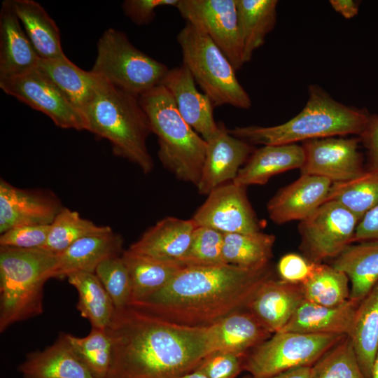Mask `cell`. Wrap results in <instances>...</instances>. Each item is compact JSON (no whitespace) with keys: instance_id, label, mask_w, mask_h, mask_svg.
Here are the masks:
<instances>
[{"instance_id":"obj_5","label":"cell","mask_w":378,"mask_h":378,"mask_svg":"<svg viewBox=\"0 0 378 378\" xmlns=\"http://www.w3.org/2000/svg\"><path fill=\"white\" fill-rule=\"evenodd\" d=\"M158 137V156L178 179L196 187L200 181L207 142L182 118L169 91L158 85L139 97Z\"/></svg>"},{"instance_id":"obj_41","label":"cell","mask_w":378,"mask_h":378,"mask_svg":"<svg viewBox=\"0 0 378 378\" xmlns=\"http://www.w3.org/2000/svg\"><path fill=\"white\" fill-rule=\"evenodd\" d=\"M94 273L110 295L115 309L129 305L132 283L122 255L105 260L99 265Z\"/></svg>"},{"instance_id":"obj_45","label":"cell","mask_w":378,"mask_h":378,"mask_svg":"<svg viewBox=\"0 0 378 378\" xmlns=\"http://www.w3.org/2000/svg\"><path fill=\"white\" fill-rule=\"evenodd\" d=\"M178 2L179 0H126L122 4V9L125 15L134 23L144 25L153 20L158 8H176Z\"/></svg>"},{"instance_id":"obj_24","label":"cell","mask_w":378,"mask_h":378,"mask_svg":"<svg viewBox=\"0 0 378 378\" xmlns=\"http://www.w3.org/2000/svg\"><path fill=\"white\" fill-rule=\"evenodd\" d=\"M304 160L303 147L297 144L263 146L253 151L232 182L246 188L264 185L274 175L300 169Z\"/></svg>"},{"instance_id":"obj_36","label":"cell","mask_w":378,"mask_h":378,"mask_svg":"<svg viewBox=\"0 0 378 378\" xmlns=\"http://www.w3.org/2000/svg\"><path fill=\"white\" fill-rule=\"evenodd\" d=\"M349 278L332 265L315 262L311 276L302 285L304 300L332 307L349 299Z\"/></svg>"},{"instance_id":"obj_27","label":"cell","mask_w":378,"mask_h":378,"mask_svg":"<svg viewBox=\"0 0 378 378\" xmlns=\"http://www.w3.org/2000/svg\"><path fill=\"white\" fill-rule=\"evenodd\" d=\"M81 111L92 99L102 78L91 70L85 71L66 55L39 59L36 68Z\"/></svg>"},{"instance_id":"obj_7","label":"cell","mask_w":378,"mask_h":378,"mask_svg":"<svg viewBox=\"0 0 378 378\" xmlns=\"http://www.w3.org/2000/svg\"><path fill=\"white\" fill-rule=\"evenodd\" d=\"M183 64L215 106L248 109L251 99L239 82L232 64L204 33L186 22L176 36Z\"/></svg>"},{"instance_id":"obj_13","label":"cell","mask_w":378,"mask_h":378,"mask_svg":"<svg viewBox=\"0 0 378 378\" xmlns=\"http://www.w3.org/2000/svg\"><path fill=\"white\" fill-rule=\"evenodd\" d=\"M191 219L197 227L212 228L223 234L260 231L246 188L232 181L213 190Z\"/></svg>"},{"instance_id":"obj_15","label":"cell","mask_w":378,"mask_h":378,"mask_svg":"<svg viewBox=\"0 0 378 378\" xmlns=\"http://www.w3.org/2000/svg\"><path fill=\"white\" fill-rule=\"evenodd\" d=\"M63 208L51 191L22 189L1 178V234L18 226L50 225Z\"/></svg>"},{"instance_id":"obj_21","label":"cell","mask_w":378,"mask_h":378,"mask_svg":"<svg viewBox=\"0 0 378 378\" xmlns=\"http://www.w3.org/2000/svg\"><path fill=\"white\" fill-rule=\"evenodd\" d=\"M196 227L191 218L166 217L148 228L129 249L155 259L181 264Z\"/></svg>"},{"instance_id":"obj_22","label":"cell","mask_w":378,"mask_h":378,"mask_svg":"<svg viewBox=\"0 0 378 378\" xmlns=\"http://www.w3.org/2000/svg\"><path fill=\"white\" fill-rule=\"evenodd\" d=\"M122 237L113 230L77 240L57 255L52 278L62 279L78 272L94 273L103 261L122 255Z\"/></svg>"},{"instance_id":"obj_33","label":"cell","mask_w":378,"mask_h":378,"mask_svg":"<svg viewBox=\"0 0 378 378\" xmlns=\"http://www.w3.org/2000/svg\"><path fill=\"white\" fill-rule=\"evenodd\" d=\"M78 293L76 308L93 328L105 330L115 312L113 302L95 273L78 272L66 277Z\"/></svg>"},{"instance_id":"obj_1","label":"cell","mask_w":378,"mask_h":378,"mask_svg":"<svg viewBox=\"0 0 378 378\" xmlns=\"http://www.w3.org/2000/svg\"><path fill=\"white\" fill-rule=\"evenodd\" d=\"M106 330L112 356L106 378H179L214 352L209 327L176 324L131 306L115 309Z\"/></svg>"},{"instance_id":"obj_35","label":"cell","mask_w":378,"mask_h":378,"mask_svg":"<svg viewBox=\"0 0 378 378\" xmlns=\"http://www.w3.org/2000/svg\"><path fill=\"white\" fill-rule=\"evenodd\" d=\"M328 200L338 202L360 220L378 204V172L368 170L352 179L332 183Z\"/></svg>"},{"instance_id":"obj_26","label":"cell","mask_w":378,"mask_h":378,"mask_svg":"<svg viewBox=\"0 0 378 378\" xmlns=\"http://www.w3.org/2000/svg\"><path fill=\"white\" fill-rule=\"evenodd\" d=\"M209 328L214 351L243 356L272 335L246 309L232 313Z\"/></svg>"},{"instance_id":"obj_25","label":"cell","mask_w":378,"mask_h":378,"mask_svg":"<svg viewBox=\"0 0 378 378\" xmlns=\"http://www.w3.org/2000/svg\"><path fill=\"white\" fill-rule=\"evenodd\" d=\"M358 303L328 307L304 300L281 331L349 335Z\"/></svg>"},{"instance_id":"obj_34","label":"cell","mask_w":378,"mask_h":378,"mask_svg":"<svg viewBox=\"0 0 378 378\" xmlns=\"http://www.w3.org/2000/svg\"><path fill=\"white\" fill-rule=\"evenodd\" d=\"M275 241L273 234L260 231L223 234L225 263L251 270L268 267Z\"/></svg>"},{"instance_id":"obj_2","label":"cell","mask_w":378,"mask_h":378,"mask_svg":"<svg viewBox=\"0 0 378 378\" xmlns=\"http://www.w3.org/2000/svg\"><path fill=\"white\" fill-rule=\"evenodd\" d=\"M270 276L269 266L260 270L230 264L185 267L162 288L128 306L176 324L209 327L245 309Z\"/></svg>"},{"instance_id":"obj_11","label":"cell","mask_w":378,"mask_h":378,"mask_svg":"<svg viewBox=\"0 0 378 378\" xmlns=\"http://www.w3.org/2000/svg\"><path fill=\"white\" fill-rule=\"evenodd\" d=\"M186 22L206 34L236 71L244 62L236 0H179L176 7Z\"/></svg>"},{"instance_id":"obj_4","label":"cell","mask_w":378,"mask_h":378,"mask_svg":"<svg viewBox=\"0 0 378 378\" xmlns=\"http://www.w3.org/2000/svg\"><path fill=\"white\" fill-rule=\"evenodd\" d=\"M82 113L86 130L107 139L115 155L136 164L144 174L152 171L154 163L146 146L152 130L139 97L102 78Z\"/></svg>"},{"instance_id":"obj_9","label":"cell","mask_w":378,"mask_h":378,"mask_svg":"<svg viewBox=\"0 0 378 378\" xmlns=\"http://www.w3.org/2000/svg\"><path fill=\"white\" fill-rule=\"evenodd\" d=\"M346 335L280 331L248 351L243 370L254 378H266L282 372L312 367Z\"/></svg>"},{"instance_id":"obj_20","label":"cell","mask_w":378,"mask_h":378,"mask_svg":"<svg viewBox=\"0 0 378 378\" xmlns=\"http://www.w3.org/2000/svg\"><path fill=\"white\" fill-rule=\"evenodd\" d=\"M39 59L10 1H4L0 9V80L35 69Z\"/></svg>"},{"instance_id":"obj_8","label":"cell","mask_w":378,"mask_h":378,"mask_svg":"<svg viewBox=\"0 0 378 378\" xmlns=\"http://www.w3.org/2000/svg\"><path fill=\"white\" fill-rule=\"evenodd\" d=\"M169 69L136 48L125 33L109 28L97 42L91 71L114 87L139 97L160 85Z\"/></svg>"},{"instance_id":"obj_16","label":"cell","mask_w":378,"mask_h":378,"mask_svg":"<svg viewBox=\"0 0 378 378\" xmlns=\"http://www.w3.org/2000/svg\"><path fill=\"white\" fill-rule=\"evenodd\" d=\"M217 134L207 141L205 160L197 186L200 195H208L217 187L234 181L255 150L253 145L232 135L219 122Z\"/></svg>"},{"instance_id":"obj_29","label":"cell","mask_w":378,"mask_h":378,"mask_svg":"<svg viewBox=\"0 0 378 378\" xmlns=\"http://www.w3.org/2000/svg\"><path fill=\"white\" fill-rule=\"evenodd\" d=\"M277 0H236L243 62L263 45L276 22Z\"/></svg>"},{"instance_id":"obj_23","label":"cell","mask_w":378,"mask_h":378,"mask_svg":"<svg viewBox=\"0 0 378 378\" xmlns=\"http://www.w3.org/2000/svg\"><path fill=\"white\" fill-rule=\"evenodd\" d=\"M18 370L23 378H94L74 352L65 332L45 349L27 354Z\"/></svg>"},{"instance_id":"obj_50","label":"cell","mask_w":378,"mask_h":378,"mask_svg":"<svg viewBox=\"0 0 378 378\" xmlns=\"http://www.w3.org/2000/svg\"><path fill=\"white\" fill-rule=\"evenodd\" d=\"M179 378H208L204 373L198 370H195Z\"/></svg>"},{"instance_id":"obj_37","label":"cell","mask_w":378,"mask_h":378,"mask_svg":"<svg viewBox=\"0 0 378 378\" xmlns=\"http://www.w3.org/2000/svg\"><path fill=\"white\" fill-rule=\"evenodd\" d=\"M111 230L109 226L97 225L77 211L64 207L50 224L47 241L41 248L57 255L81 238Z\"/></svg>"},{"instance_id":"obj_38","label":"cell","mask_w":378,"mask_h":378,"mask_svg":"<svg viewBox=\"0 0 378 378\" xmlns=\"http://www.w3.org/2000/svg\"><path fill=\"white\" fill-rule=\"evenodd\" d=\"M74 352L94 378H106L112 356V343L106 330L91 328L83 337L65 333Z\"/></svg>"},{"instance_id":"obj_39","label":"cell","mask_w":378,"mask_h":378,"mask_svg":"<svg viewBox=\"0 0 378 378\" xmlns=\"http://www.w3.org/2000/svg\"><path fill=\"white\" fill-rule=\"evenodd\" d=\"M312 378H365L349 336H345L312 367Z\"/></svg>"},{"instance_id":"obj_12","label":"cell","mask_w":378,"mask_h":378,"mask_svg":"<svg viewBox=\"0 0 378 378\" xmlns=\"http://www.w3.org/2000/svg\"><path fill=\"white\" fill-rule=\"evenodd\" d=\"M0 88L32 108L48 116L59 127L86 130L83 113L36 69L0 80Z\"/></svg>"},{"instance_id":"obj_43","label":"cell","mask_w":378,"mask_h":378,"mask_svg":"<svg viewBox=\"0 0 378 378\" xmlns=\"http://www.w3.org/2000/svg\"><path fill=\"white\" fill-rule=\"evenodd\" d=\"M244 356L216 351L208 354L196 369L208 378H236L243 371Z\"/></svg>"},{"instance_id":"obj_19","label":"cell","mask_w":378,"mask_h":378,"mask_svg":"<svg viewBox=\"0 0 378 378\" xmlns=\"http://www.w3.org/2000/svg\"><path fill=\"white\" fill-rule=\"evenodd\" d=\"M304 300L301 284L270 276L260 285L245 309L274 334L284 329Z\"/></svg>"},{"instance_id":"obj_3","label":"cell","mask_w":378,"mask_h":378,"mask_svg":"<svg viewBox=\"0 0 378 378\" xmlns=\"http://www.w3.org/2000/svg\"><path fill=\"white\" fill-rule=\"evenodd\" d=\"M308 100L293 118L274 126L236 127L229 132L253 144L283 145L330 136L358 135L365 131L370 115L334 99L318 85L309 87Z\"/></svg>"},{"instance_id":"obj_17","label":"cell","mask_w":378,"mask_h":378,"mask_svg":"<svg viewBox=\"0 0 378 378\" xmlns=\"http://www.w3.org/2000/svg\"><path fill=\"white\" fill-rule=\"evenodd\" d=\"M160 85L172 95L185 121L206 141L219 130L214 117L215 107L211 99L200 92L190 71L183 64L169 69Z\"/></svg>"},{"instance_id":"obj_28","label":"cell","mask_w":378,"mask_h":378,"mask_svg":"<svg viewBox=\"0 0 378 378\" xmlns=\"http://www.w3.org/2000/svg\"><path fill=\"white\" fill-rule=\"evenodd\" d=\"M332 266L347 276L351 283L349 299L359 302L378 282V240L348 245Z\"/></svg>"},{"instance_id":"obj_6","label":"cell","mask_w":378,"mask_h":378,"mask_svg":"<svg viewBox=\"0 0 378 378\" xmlns=\"http://www.w3.org/2000/svg\"><path fill=\"white\" fill-rule=\"evenodd\" d=\"M57 255L41 248L0 246V332L43 312V287Z\"/></svg>"},{"instance_id":"obj_30","label":"cell","mask_w":378,"mask_h":378,"mask_svg":"<svg viewBox=\"0 0 378 378\" xmlns=\"http://www.w3.org/2000/svg\"><path fill=\"white\" fill-rule=\"evenodd\" d=\"M349 337L365 378H372L378 351V282L359 302Z\"/></svg>"},{"instance_id":"obj_14","label":"cell","mask_w":378,"mask_h":378,"mask_svg":"<svg viewBox=\"0 0 378 378\" xmlns=\"http://www.w3.org/2000/svg\"><path fill=\"white\" fill-rule=\"evenodd\" d=\"M360 141V137L338 136L304 141L301 174L324 177L332 183L360 175L365 172L358 150Z\"/></svg>"},{"instance_id":"obj_47","label":"cell","mask_w":378,"mask_h":378,"mask_svg":"<svg viewBox=\"0 0 378 378\" xmlns=\"http://www.w3.org/2000/svg\"><path fill=\"white\" fill-rule=\"evenodd\" d=\"M374 240H378V204L368 211L360 220L353 239V241Z\"/></svg>"},{"instance_id":"obj_31","label":"cell","mask_w":378,"mask_h":378,"mask_svg":"<svg viewBox=\"0 0 378 378\" xmlns=\"http://www.w3.org/2000/svg\"><path fill=\"white\" fill-rule=\"evenodd\" d=\"M34 50L41 59L62 57L59 30L43 7L33 0H10Z\"/></svg>"},{"instance_id":"obj_51","label":"cell","mask_w":378,"mask_h":378,"mask_svg":"<svg viewBox=\"0 0 378 378\" xmlns=\"http://www.w3.org/2000/svg\"><path fill=\"white\" fill-rule=\"evenodd\" d=\"M372 378H378V351L376 354L373 370H372Z\"/></svg>"},{"instance_id":"obj_42","label":"cell","mask_w":378,"mask_h":378,"mask_svg":"<svg viewBox=\"0 0 378 378\" xmlns=\"http://www.w3.org/2000/svg\"><path fill=\"white\" fill-rule=\"evenodd\" d=\"M50 225H29L11 228L1 234L0 246L41 248L46 244Z\"/></svg>"},{"instance_id":"obj_10","label":"cell","mask_w":378,"mask_h":378,"mask_svg":"<svg viewBox=\"0 0 378 378\" xmlns=\"http://www.w3.org/2000/svg\"><path fill=\"white\" fill-rule=\"evenodd\" d=\"M359 221L338 202L326 201L299 225L301 247L307 259L319 263L336 258L353 241Z\"/></svg>"},{"instance_id":"obj_46","label":"cell","mask_w":378,"mask_h":378,"mask_svg":"<svg viewBox=\"0 0 378 378\" xmlns=\"http://www.w3.org/2000/svg\"><path fill=\"white\" fill-rule=\"evenodd\" d=\"M359 137L367 149L368 171L378 172V115H370L368 125Z\"/></svg>"},{"instance_id":"obj_40","label":"cell","mask_w":378,"mask_h":378,"mask_svg":"<svg viewBox=\"0 0 378 378\" xmlns=\"http://www.w3.org/2000/svg\"><path fill=\"white\" fill-rule=\"evenodd\" d=\"M223 233L206 227H196L181 262L184 267L226 264L223 258Z\"/></svg>"},{"instance_id":"obj_48","label":"cell","mask_w":378,"mask_h":378,"mask_svg":"<svg viewBox=\"0 0 378 378\" xmlns=\"http://www.w3.org/2000/svg\"><path fill=\"white\" fill-rule=\"evenodd\" d=\"M332 8L344 18L351 19L355 17L359 10L360 1L354 0H330Z\"/></svg>"},{"instance_id":"obj_18","label":"cell","mask_w":378,"mask_h":378,"mask_svg":"<svg viewBox=\"0 0 378 378\" xmlns=\"http://www.w3.org/2000/svg\"><path fill=\"white\" fill-rule=\"evenodd\" d=\"M332 184L324 177L301 174L270 200V218L276 224L304 220L326 202Z\"/></svg>"},{"instance_id":"obj_32","label":"cell","mask_w":378,"mask_h":378,"mask_svg":"<svg viewBox=\"0 0 378 378\" xmlns=\"http://www.w3.org/2000/svg\"><path fill=\"white\" fill-rule=\"evenodd\" d=\"M122 256L128 268L132 283L129 304L142 300L167 285L185 267L177 262L164 261L136 253L129 248Z\"/></svg>"},{"instance_id":"obj_49","label":"cell","mask_w":378,"mask_h":378,"mask_svg":"<svg viewBox=\"0 0 378 378\" xmlns=\"http://www.w3.org/2000/svg\"><path fill=\"white\" fill-rule=\"evenodd\" d=\"M243 378L254 377L248 374ZM266 378H312V368L309 366L296 368Z\"/></svg>"},{"instance_id":"obj_44","label":"cell","mask_w":378,"mask_h":378,"mask_svg":"<svg viewBox=\"0 0 378 378\" xmlns=\"http://www.w3.org/2000/svg\"><path fill=\"white\" fill-rule=\"evenodd\" d=\"M315 262L294 253L284 255L278 262L277 271L281 280L295 284H304L312 275Z\"/></svg>"}]
</instances>
